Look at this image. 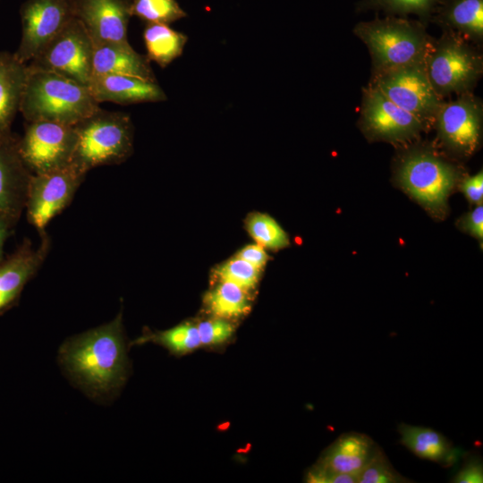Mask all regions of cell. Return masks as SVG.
<instances>
[{
	"mask_svg": "<svg viewBox=\"0 0 483 483\" xmlns=\"http://www.w3.org/2000/svg\"><path fill=\"white\" fill-rule=\"evenodd\" d=\"M463 227L470 234L479 239L483 237V207L478 205L471 212H470L464 221Z\"/></svg>",
	"mask_w": 483,
	"mask_h": 483,
	"instance_id": "cell-35",
	"label": "cell"
},
{
	"mask_svg": "<svg viewBox=\"0 0 483 483\" xmlns=\"http://www.w3.org/2000/svg\"><path fill=\"white\" fill-rule=\"evenodd\" d=\"M15 226L4 217L0 216V263L4 258V247L6 240L12 235Z\"/></svg>",
	"mask_w": 483,
	"mask_h": 483,
	"instance_id": "cell-36",
	"label": "cell"
},
{
	"mask_svg": "<svg viewBox=\"0 0 483 483\" xmlns=\"http://www.w3.org/2000/svg\"><path fill=\"white\" fill-rule=\"evenodd\" d=\"M442 0H358L356 13L374 12L388 16L408 17L415 15L428 25Z\"/></svg>",
	"mask_w": 483,
	"mask_h": 483,
	"instance_id": "cell-24",
	"label": "cell"
},
{
	"mask_svg": "<svg viewBox=\"0 0 483 483\" xmlns=\"http://www.w3.org/2000/svg\"><path fill=\"white\" fill-rule=\"evenodd\" d=\"M236 257L249 262L260 270L268 260V255L265 248L258 243L245 246L237 253Z\"/></svg>",
	"mask_w": 483,
	"mask_h": 483,
	"instance_id": "cell-34",
	"label": "cell"
},
{
	"mask_svg": "<svg viewBox=\"0 0 483 483\" xmlns=\"http://www.w3.org/2000/svg\"><path fill=\"white\" fill-rule=\"evenodd\" d=\"M147 57L165 68L179 57L188 41L185 34L168 24L147 23L143 31Z\"/></svg>",
	"mask_w": 483,
	"mask_h": 483,
	"instance_id": "cell-23",
	"label": "cell"
},
{
	"mask_svg": "<svg viewBox=\"0 0 483 483\" xmlns=\"http://www.w3.org/2000/svg\"><path fill=\"white\" fill-rule=\"evenodd\" d=\"M93 44L74 16L28 64L87 85L92 74Z\"/></svg>",
	"mask_w": 483,
	"mask_h": 483,
	"instance_id": "cell-10",
	"label": "cell"
},
{
	"mask_svg": "<svg viewBox=\"0 0 483 483\" xmlns=\"http://www.w3.org/2000/svg\"><path fill=\"white\" fill-rule=\"evenodd\" d=\"M461 174L460 168L429 145H413L397 159L401 185L433 213H442Z\"/></svg>",
	"mask_w": 483,
	"mask_h": 483,
	"instance_id": "cell-6",
	"label": "cell"
},
{
	"mask_svg": "<svg viewBox=\"0 0 483 483\" xmlns=\"http://www.w3.org/2000/svg\"><path fill=\"white\" fill-rule=\"evenodd\" d=\"M28 64L14 54L0 52V132L11 131L27 78Z\"/></svg>",
	"mask_w": 483,
	"mask_h": 483,
	"instance_id": "cell-22",
	"label": "cell"
},
{
	"mask_svg": "<svg viewBox=\"0 0 483 483\" xmlns=\"http://www.w3.org/2000/svg\"><path fill=\"white\" fill-rule=\"evenodd\" d=\"M99 108L87 85L28 64L19 111L29 123L75 125Z\"/></svg>",
	"mask_w": 483,
	"mask_h": 483,
	"instance_id": "cell-2",
	"label": "cell"
},
{
	"mask_svg": "<svg viewBox=\"0 0 483 483\" xmlns=\"http://www.w3.org/2000/svg\"><path fill=\"white\" fill-rule=\"evenodd\" d=\"M130 75L157 81L147 55L135 51L130 43L93 46L92 74Z\"/></svg>",
	"mask_w": 483,
	"mask_h": 483,
	"instance_id": "cell-19",
	"label": "cell"
},
{
	"mask_svg": "<svg viewBox=\"0 0 483 483\" xmlns=\"http://www.w3.org/2000/svg\"><path fill=\"white\" fill-rule=\"evenodd\" d=\"M88 88L97 103L109 101L119 105L162 102L167 96L157 81L130 75L103 74L91 76Z\"/></svg>",
	"mask_w": 483,
	"mask_h": 483,
	"instance_id": "cell-18",
	"label": "cell"
},
{
	"mask_svg": "<svg viewBox=\"0 0 483 483\" xmlns=\"http://www.w3.org/2000/svg\"><path fill=\"white\" fill-rule=\"evenodd\" d=\"M215 274L219 281L233 283L248 291L257 284L260 269L235 256L220 265Z\"/></svg>",
	"mask_w": 483,
	"mask_h": 483,
	"instance_id": "cell-30",
	"label": "cell"
},
{
	"mask_svg": "<svg viewBox=\"0 0 483 483\" xmlns=\"http://www.w3.org/2000/svg\"><path fill=\"white\" fill-rule=\"evenodd\" d=\"M358 126L369 140L392 143H406L430 129L369 83L361 89Z\"/></svg>",
	"mask_w": 483,
	"mask_h": 483,
	"instance_id": "cell-9",
	"label": "cell"
},
{
	"mask_svg": "<svg viewBox=\"0 0 483 483\" xmlns=\"http://www.w3.org/2000/svg\"><path fill=\"white\" fill-rule=\"evenodd\" d=\"M407 482H411V480L401 475L394 468L382 448L377 445L359 478V483Z\"/></svg>",
	"mask_w": 483,
	"mask_h": 483,
	"instance_id": "cell-29",
	"label": "cell"
},
{
	"mask_svg": "<svg viewBox=\"0 0 483 483\" xmlns=\"http://www.w3.org/2000/svg\"><path fill=\"white\" fill-rule=\"evenodd\" d=\"M74 16L82 23L93 46L129 43L131 0H72Z\"/></svg>",
	"mask_w": 483,
	"mask_h": 483,
	"instance_id": "cell-16",
	"label": "cell"
},
{
	"mask_svg": "<svg viewBox=\"0 0 483 483\" xmlns=\"http://www.w3.org/2000/svg\"><path fill=\"white\" fill-rule=\"evenodd\" d=\"M429 23L452 30L481 48L483 46V0H442Z\"/></svg>",
	"mask_w": 483,
	"mask_h": 483,
	"instance_id": "cell-20",
	"label": "cell"
},
{
	"mask_svg": "<svg viewBox=\"0 0 483 483\" xmlns=\"http://www.w3.org/2000/svg\"><path fill=\"white\" fill-rule=\"evenodd\" d=\"M438 141L448 152L472 156L481 145L483 102L473 91L444 100L433 121Z\"/></svg>",
	"mask_w": 483,
	"mask_h": 483,
	"instance_id": "cell-8",
	"label": "cell"
},
{
	"mask_svg": "<svg viewBox=\"0 0 483 483\" xmlns=\"http://www.w3.org/2000/svg\"><path fill=\"white\" fill-rule=\"evenodd\" d=\"M148 342L158 343L174 353L188 352L201 345L197 326L190 323H183L162 332L146 333L134 343L141 344Z\"/></svg>",
	"mask_w": 483,
	"mask_h": 483,
	"instance_id": "cell-26",
	"label": "cell"
},
{
	"mask_svg": "<svg viewBox=\"0 0 483 483\" xmlns=\"http://www.w3.org/2000/svg\"><path fill=\"white\" fill-rule=\"evenodd\" d=\"M86 174L73 165L44 174H32L25 208L27 219L41 236L46 227L72 200Z\"/></svg>",
	"mask_w": 483,
	"mask_h": 483,
	"instance_id": "cell-12",
	"label": "cell"
},
{
	"mask_svg": "<svg viewBox=\"0 0 483 483\" xmlns=\"http://www.w3.org/2000/svg\"><path fill=\"white\" fill-rule=\"evenodd\" d=\"M201 344L210 345L225 342L233 332V326L225 318L200 322L198 326Z\"/></svg>",
	"mask_w": 483,
	"mask_h": 483,
	"instance_id": "cell-31",
	"label": "cell"
},
{
	"mask_svg": "<svg viewBox=\"0 0 483 483\" xmlns=\"http://www.w3.org/2000/svg\"><path fill=\"white\" fill-rule=\"evenodd\" d=\"M397 429L401 444L417 457L443 466H450L456 461L457 450L440 432L405 423L399 424Z\"/></svg>",
	"mask_w": 483,
	"mask_h": 483,
	"instance_id": "cell-21",
	"label": "cell"
},
{
	"mask_svg": "<svg viewBox=\"0 0 483 483\" xmlns=\"http://www.w3.org/2000/svg\"><path fill=\"white\" fill-rule=\"evenodd\" d=\"M58 361L74 385L93 399L111 398L128 374L122 311L110 322L68 338Z\"/></svg>",
	"mask_w": 483,
	"mask_h": 483,
	"instance_id": "cell-1",
	"label": "cell"
},
{
	"mask_svg": "<svg viewBox=\"0 0 483 483\" xmlns=\"http://www.w3.org/2000/svg\"><path fill=\"white\" fill-rule=\"evenodd\" d=\"M205 302L214 315L225 319L239 317L250 308L248 291L227 281H220L208 292Z\"/></svg>",
	"mask_w": 483,
	"mask_h": 483,
	"instance_id": "cell-25",
	"label": "cell"
},
{
	"mask_svg": "<svg viewBox=\"0 0 483 483\" xmlns=\"http://www.w3.org/2000/svg\"><path fill=\"white\" fill-rule=\"evenodd\" d=\"M451 481L454 483H482L483 465L481 459L478 456L467 458Z\"/></svg>",
	"mask_w": 483,
	"mask_h": 483,
	"instance_id": "cell-32",
	"label": "cell"
},
{
	"mask_svg": "<svg viewBox=\"0 0 483 483\" xmlns=\"http://www.w3.org/2000/svg\"><path fill=\"white\" fill-rule=\"evenodd\" d=\"M249 234L260 246L269 250H278L289 244V238L284 230L270 216L253 213L246 220Z\"/></svg>",
	"mask_w": 483,
	"mask_h": 483,
	"instance_id": "cell-27",
	"label": "cell"
},
{
	"mask_svg": "<svg viewBox=\"0 0 483 483\" xmlns=\"http://www.w3.org/2000/svg\"><path fill=\"white\" fill-rule=\"evenodd\" d=\"M21 16L22 34L14 55L28 64L74 17L72 0H27Z\"/></svg>",
	"mask_w": 483,
	"mask_h": 483,
	"instance_id": "cell-14",
	"label": "cell"
},
{
	"mask_svg": "<svg viewBox=\"0 0 483 483\" xmlns=\"http://www.w3.org/2000/svg\"><path fill=\"white\" fill-rule=\"evenodd\" d=\"M19 137L0 132V216L14 226L25 208L31 172L23 162Z\"/></svg>",
	"mask_w": 483,
	"mask_h": 483,
	"instance_id": "cell-15",
	"label": "cell"
},
{
	"mask_svg": "<svg viewBox=\"0 0 483 483\" xmlns=\"http://www.w3.org/2000/svg\"><path fill=\"white\" fill-rule=\"evenodd\" d=\"M131 12L147 23L169 24L187 16L176 0H131Z\"/></svg>",
	"mask_w": 483,
	"mask_h": 483,
	"instance_id": "cell-28",
	"label": "cell"
},
{
	"mask_svg": "<svg viewBox=\"0 0 483 483\" xmlns=\"http://www.w3.org/2000/svg\"><path fill=\"white\" fill-rule=\"evenodd\" d=\"M74 127L77 140L71 165L83 174L121 164L132 154L134 128L128 114L99 108Z\"/></svg>",
	"mask_w": 483,
	"mask_h": 483,
	"instance_id": "cell-4",
	"label": "cell"
},
{
	"mask_svg": "<svg viewBox=\"0 0 483 483\" xmlns=\"http://www.w3.org/2000/svg\"><path fill=\"white\" fill-rule=\"evenodd\" d=\"M369 84L430 127L433 126L435 115L445 100L432 88L424 61L371 73Z\"/></svg>",
	"mask_w": 483,
	"mask_h": 483,
	"instance_id": "cell-7",
	"label": "cell"
},
{
	"mask_svg": "<svg viewBox=\"0 0 483 483\" xmlns=\"http://www.w3.org/2000/svg\"><path fill=\"white\" fill-rule=\"evenodd\" d=\"M424 64L429 82L442 99L473 91L483 74L480 48L448 30L433 38Z\"/></svg>",
	"mask_w": 483,
	"mask_h": 483,
	"instance_id": "cell-5",
	"label": "cell"
},
{
	"mask_svg": "<svg viewBox=\"0 0 483 483\" xmlns=\"http://www.w3.org/2000/svg\"><path fill=\"white\" fill-rule=\"evenodd\" d=\"M377 444L359 432L342 434L331 444L308 472L311 483H358L361 470L370 459Z\"/></svg>",
	"mask_w": 483,
	"mask_h": 483,
	"instance_id": "cell-13",
	"label": "cell"
},
{
	"mask_svg": "<svg viewBox=\"0 0 483 483\" xmlns=\"http://www.w3.org/2000/svg\"><path fill=\"white\" fill-rule=\"evenodd\" d=\"M461 189L470 202L479 204L483 198L482 170L474 175L465 177L461 183Z\"/></svg>",
	"mask_w": 483,
	"mask_h": 483,
	"instance_id": "cell-33",
	"label": "cell"
},
{
	"mask_svg": "<svg viewBox=\"0 0 483 483\" xmlns=\"http://www.w3.org/2000/svg\"><path fill=\"white\" fill-rule=\"evenodd\" d=\"M352 33L368 48L371 73L424 61L433 39L419 20L388 15L359 21Z\"/></svg>",
	"mask_w": 483,
	"mask_h": 483,
	"instance_id": "cell-3",
	"label": "cell"
},
{
	"mask_svg": "<svg viewBox=\"0 0 483 483\" xmlns=\"http://www.w3.org/2000/svg\"><path fill=\"white\" fill-rule=\"evenodd\" d=\"M76 140L74 125L30 122L19 139V148L31 174H44L71 165Z\"/></svg>",
	"mask_w": 483,
	"mask_h": 483,
	"instance_id": "cell-11",
	"label": "cell"
},
{
	"mask_svg": "<svg viewBox=\"0 0 483 483\" xmlns=\"http://www.w3.org/2000/svg\"><path fill=\"white\" fill-rule=\"evenodd\" d=\"M38 248L29 239L0 263V316L16 306L21 294L40 267L50 250V238L46 233L40 236Z\"/></svg>",
	"mask_w": 483,
	"mask_h": 483,
	"instance_id": "cell-17",
	"label": "cell"
}]
</instances>
